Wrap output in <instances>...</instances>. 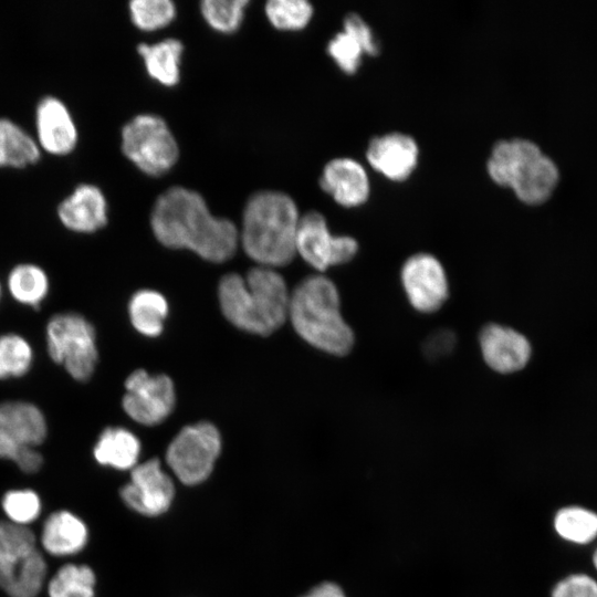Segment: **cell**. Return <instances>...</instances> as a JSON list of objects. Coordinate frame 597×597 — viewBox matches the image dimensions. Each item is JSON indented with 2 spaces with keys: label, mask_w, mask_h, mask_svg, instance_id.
<instances>
[{
  "label": "cell",
  "mask_w": 597,
  "mask_h": 597,
  "mask_svg": "<svg viewBox=\"0 0 597 597\" xmlns=\"http://www.w3.org/2000/svg\"><path fill=\"white\" fill-rule=\"evenodd\" d=\"M182 50V43L176 39H166L150 45L140 43L137 48L148 74L165 86H174L179 81Z\"/></svg>",
  "instance_id": "cell-23"
},
{
  "label": "cell",
  "mask_w": 597,
  "mask_h": 597,
  "mask_svg": "<svg viewBox=\"0 0 597 597\" xmlns=\"http://www.w3.org/2000/svg\"><path fill=\"white\" fill-rule=\"evenodd\" d=\"M321 188L345 208L364 205L370 193V182L363 165L348 157L329 160L320 178Z\"/></svg>",
  "instance_id": "cell-16"
},
{
  "label": "cell",
  "mask_w": 597,
  "mask_h": 597,
  "mask_svg": "<svg viewBox=\"0 0 597 597\" xmlns=\"http://www.w3.org/2000/svg\"><path fill=\"white\" fill-rule=\"evenodd\" d=\"M46 343L50 357L74 379L83 381L91 377L97 362L95 331L83 316H53L46 326Z\"/></svg>",
  "instance_id": "cell-6"
},
{
  "label": "cell",
  "mask_w": 597,
  "mask_h": 597,
  "mask_svg": "<svg viewBox=\"0 0 597 597\" xmlns=\"http://www.w3.org/2000/svg\"><path fill=\"white\" fill-rule=\"evenodd\" d=\"M140 442L137 437L124 428H106L98 437L93 454L102 464L118 470L133 469L137 465Z\"/></svg>",
  "instance_id": "cell-22"
},
{
  "label": "cell",
  "mask_w": 597,
  "mask_h": 597,
  "mask_svg": "<svg viewBox=\"0 0 597 597\" xmlns=\"http://www.w3.org/2000/svg\"><path fill=\"white\" fill-rule=\"evenodd\" d=\"M218 295L227 320L249 333L269 335L289 317L291 294L284 279L271 268H254L245 277L224 275Z\"/></svg>",
  "instance_id": "cell-2"
},
{
  "label": "cell",
  "mask_w": 597,
  "mask_h": 597,
  "mask_svg": "<svg viewBox=\"0 0 597 597\" xmlns=\"http://www.w3.org/2000/svg\"><path fill=\"white\" fill-rule=\"evenodd\" d=\"M129 12L138 29L153 31L169 24L175 18L176 8L169 0H134L129 3Z\"/></svg>",
  "instance_id": "cell-33"
},
{
  "label": "cell",
  "mask_w": 597,
  "mask_h": 597,
  "mask_svg": "<svg viewBox=\"0 0 597 597\" xmlns=\"http://www.w3.org/2000/svg\"><path fill=\"white\" fill-rule=\"evenodd\" d=\"M7 521L18 525L29 526L41 514L42 503L36 492L30 489L10 490L1 501Z\"/></svg>",
  "instance_id": "cell-31"
},
{
  "label": "cell",
  "mask_w": 597,
  "mask_h": 597,
  "mask_svg": "<svg viewBox=\"0 0 597 597\" xmlns=\"http://www.w3.org/2000/svg\"><path fill=\"white\" fill-rule=\"evenodd\" d=\"M88 542L84 521L67 510L51 513L43 522L39 543L51 556L67 557L78 554Z\"/></svg>",
  "instance_id": "cell-19"
},
{
  "label": "cell",
  "mask_w": 597,
  "mask_h": 597,
  "mask_svg": "<svg viewBox=\"0 0 597 597\" xmlns=\"http://www.w3.org/2000/svg\"><path fill=\"white\" fill-rule=\"evenodd\" d=\"M32 363L29 343L17 334L0 336V379L24 375Z\"/></svg>",
  "instance_id": "cell-30"
},
{
  "label": "cell",
  "mask_w": 597,
  "mask_h": 597,
  "mask_svg": "<svg viewBox=\"0 0 597 597\" xmlns=\"http://www.w3.org/2000/svg\"><path fill=\"white\" fill-rule=\"evenodd\" d=\"M46 575L48 565L39 548L0 558V589L9 597H38Z\"/></svg>",
  "instance_id": "cell-17"
},
{
  "label": "cell",
  "mask_w": 597,
  "mask_h": 597,
  "mask_svg": "<svg viewBox=\"0 0 597 597\" xmlns=\"http://www.w3.org/2000/svg\"><path fill=\"white\" fill-rule=\"evenodd\" d=\"M125 412L135 421L153 426L165 420L175 407V387L166 375L150 376L144 369L132 373L125 381Z\"/></svg>",
  "instance_id": "cell-10"
},
{
  "label": "cell",
  "mask_w": 597,
  "mask_h": 597,
  "mask_svg": "<svg viewBox=\"0 0 597 597\" xmlns=\"http://www.w3.org/2000/svg\"><path fill=\"white\" fill-rule=\"evenodd\" d=\"M60 221L67 229L91 233L107 222V202L102 190L90 184L78 185L57 207Z\"/></svg>",
  "instance_id": "cell-18"
},
{
  "label": "cell",
  "mask_w": 597,
  "mask_h": 597,
  "mask_svg": "<svg viewBox=\"0 0 597 597\" xmlns=\"http://www.w3.org/2000/svg\"><path fill=\"white\" fill-rule=\"evenodd\" d=\"M150 226L165 247L191 250L210 262L231 259L238 247L235 224L213 216L198 192L180 186L167 189L157 198Z\"/></svg>",
  "instance_id": "cell-1"
},
{
  "label": "cell",
  "mask_w": 597,
  "mask_h": 597,
  "mask_svg": "<svg viewBox=\"0 0 597 597\" xmlns=\"http://www.w3.org/2000/svg\"><path fill=\"white\" fill-rule=\"evenodd\" d=\"M46 437V422L41 410L29 402L0 404V458L14 460L20 451L35 448Z\"/></svg>",
  "instance_id": "cell-12"
},
{
  "label": "cell",
  "mask_w": 597,
  "mask_h": 597,
  "mask_svg": "<svg viewBox=\"0 0 597 597\" xmlns=\"http://www.w3.org/2000/svg\"><path fill=\"white\" fill-rule=\"evenodd\" d=\"M540 154L541 148L528 139L499 140L488 158V174L496 185L510 188L520 169Z\"/></svg>",
  "instance_id": "cell-21"
},
{
  "label": "cell",
  "mask_w": 597,
  "mask_h": 597,
  "mask_svg": "<svg viewBox=\"0 0 597 597\" xmlns=\"http://www.w3.org/2000/svg\"><path fill=\"white\" fill-rule=\"evenodd\" d=\"M552 597H597V582L587 574H572L555 585Z\"/></svg>",
  "instance_id": "cell-35"
},
{
  "label": "cell",
  "mask_w": 597,
  "mask_h": 597,
  "mask_svg": "<svg viewBox=\"0 0 597 597\" xmlns=\"http://www.w3.org/2000/svg\"><path fill=\"white\" fill-rule=\"evenodd\" d=\"M366 158L370 167L387 179L404 181L418 165L419 147L407 134L387 133L369 142Z\"/></svg>",
  "instance_id": "cell-14"
},
{
  "label": "cell",
  "mask_w": 597,
  "mask_h": 597,
  "mask_svg": "<svg viewBox=\"0 0 597 597\" xmlns=\"http://www.w3.org/2000/svg\"><path fill=\"white\" fill-rule=\"evenodd\" d=\"M96 576L84 564L62 565L46 582L49 597H95Z\"/></svg>",
  "instance_id": "cell-26"
},
{
  "label": "cell",
  "mask_w": 597,
  "mask_h": 597,
  "mask_svg": "<svg viewBox=\"0 0 597 597\" xmlns=\"http://www.w3.org/2000/svg\"><path fill=\"white\" fill-rule=\"evenodd\" d=\"M558 179L557 166L542 153L521 168L510 188L520 201L535 206L552 196Z\"/></svg>",
  "instance_id": "cell-20"
},
{
  "label": "cell",
  "mask_w": 597,
  "mask_h": 597,
  "mask_svg": "<svg viewBox=\"0 0 597 597\" xmlns=\"http://www.w3.org/2000/svg\"><path fill=\"white\" fill-rule=\"evenodd\" d=\"M174 495V482L157 459L135 465L129 482L121 489V498L125 504L147 516L165 513Z\"/></svg>",
  "instance_id": "cell-11"
},
{
  "label": "cell",
  "mask_w": 597,
  "mask_h": 597,
  "mask_svg": "<svg viewBox=\"0 0 597 597\" xmlns=\"http://www.w3.org/2000/svg\"><path fill=\"white\" fill-rule=\"evenodd\" d=\"M303 597H346L342 588L334 583H323Z\"/></svg>",
  "instance_id": "cell-39"
},
{
  "label": "cell",
  "mask_w": 597,
  "mask_h": 597,
  "mask_svg": "<svg viewBox=\"0 0 597 597\" xmlns=\"http://www.w3.org/2000/svg\"><path fill=\"white\" fill-rule=\"evenodd\" d=\"M13 462L24 473H35L43 464V457L35 448H27L18 453Z\"/></svg>",
  "instance_id": "cell-38"
},
{
  "label": "cell",
  "mask_w": 597,
  "mask_h": 597,
  "mask_svg": "<svg viewBox=\"0 0 597 597\" xmlns=\"http://www.w3.org/2000/svg\"><path fill=\"white\" fill-rule=\"evenodd\" d=\"M455 346V335L449 329L432 333L423 344V352L430 358L448 355Z\"/></svg>",
  "instance_id": "cell-37"
},
{
  "label": "cell",
  "mask_w": 597,
  "mask_h": 597,
  "mask_svg": "<svg viewBox=\"0 0 597 597\" xmlns=\"http://www.w3.org/2000/svg\"><path fill=\"white\" fill-rule=\"evenodd\" d=\"M300 218L294 200L286 193H253L245 203L239 233L244 252L261 266L289 264L296 255Z\"/></svg>",
  "instance_id": "cell-3"
},
{
  "label": "cell",
  "mask_w": 597,
  "mask_h": 597,
  "mask_svg": "<svg viewBox=\"0 0 597 597\" xmlns=\"http://www.w3.org/2000/svg\"><path fill=\"white\" fill-rule=\"evenodd\" d=\"M343 30L360 44L365 54L376 55L378 53L379 46L370 27L357 13H349L345 17Z\"/></svg>",
  "instance_id": "cell-36"
},
{
  "label": "cell",
  "mask_w": 597,
  "mask_h": 597,
  "mask_svg": "<svg viewBox=\"0 0 597 597\" xmlns=\"http://www.w3.org/2000/svg\"><path fill=\"white\" fill-rule=\"evenodd\" d=\"M358 249L355 238L333 234L326 219L320 212L308 211L301 216L296 254L316 271L324 272L331 266L352 261Z\"/></svg>",
  "instance_id": "cell-8"
},
{
  "label": "cell",
  "mask_w": 597,
  "mask_h": 597,
  "mask_svg": "<svg viewBox=\"0 0 597 597\" xmlns=\"http://www.w3.org/2000/svg\"><path fill=\"white\" fill-rule=\"evenodd\" d=\"M400 282L409 304L419 313L439 311L449 297V280L440 260L419 252L410 255L400 269Z\"/></svg>",
  "instance_id": "cell-9"
},
{
  "label": "cell",
  "mask_w": 597,
  "mask_h": 597,
  "mask_svg": "<svg viewBox=\"0 0 597 597\" xmlns=\"http://www.w3.org/2000/svg\"><path fill=\"white\" fill-rule=\"evenodd\" d=\"M479 345L484 363L499 374L522 370L532 356V345L527 337L499 323H489L481 328Z\"/></svg>",
  "instance_id": "cell-13"
},
{
  "label": "cell",
  "mask_w": 597,
  "mask_h": 597,
  "mask_svg": "<svg viewBox=\"0 0 597 597\" xmlns=\"http://www.w3.org/2000/svg\"><path fill=\"white\" fill-rule=\"evenodd\" d=\"M265 13L274 28L294 31L308 24L313 7L305 0H270L265 4Z\"/></svg>",
  "instance_id": "cell-29"
},
{
  "label": "cell",
  "mask_w": 597,
  "mask_h": 597,
  "mask_svg": "<svg viewBox=\"0 0 597 597\" xmlns=\"http://www.w3.org/2000/svg\"><path fill=\"white\" fill-rule=\"evenodd\" d=\"M327 52L337 66L346 74H354L365 54L360 44L346 31L336 33L327 44Z\"/></svg>",
  "instance_id": "cell-34"
},
{
  "label": "cell",
  "mask_w": 597,
  "mask_h": 597,
  "mask_svg": "<svg viewBox=\"0 0 597 597\" xmlns=\"http://www.w3.org/2000/svg\"><path fill=\"white\" fill-rule=\"evenodd\" d=\"M247 4V0H205L201 13L212 29L231 33L240 27Z\"/></svg>",
  "instance_id": "cell-32"
},
{
  "label": "cell",
  "mask_w": 597,
  "mask_h": 597,
  "mask_svg": "<svg viewBox=\"0 0 597 597\" xmlns=\"http://www.w3.org/2000/svg\"><path fill=\"white\" fill-rule=\"evenodd\" d=\"M123 154L149 176H161L178 159V145L166 122L143 114L130 119L122 130Z\"/></svg>",
  "instance_id": "cell-5"
},
{
  "label": "cell",
  "mask_w": 597,
  "mask_h": 597,
  "mask_svg": "<svg viewBox=\"0 0 597 597\" xmlns=\"http://www.w3.org/2000/svg\"><path fill=\"white\" fill-rule=\"evenodd\" d=\"M289 318L306 343L324 353L345 356L355 345V334L342 315L338 290L323 274L307 276L294 289Z\"/></svg>",
  "instance_id": "cell-4"
},
{
  "label": "cell",
  "mask_w": 597,
  "mask_h": 597,
  "mask_svg": "<svg viewBox=\"0 0 597 597\" xmlns=\"http://www.w3.org/2000/svg\"><path fill=\"white\" fill-rule=\"evenodd\" d=\"M0 292H1V289H0Z\"/></svg>",
  "instance_id": "cell-41"
},
{
  "label": "cell",
  "mask_w": 597,
  "mask_h": 597,
  "mask_svg": "<svg viewBox=\"0 0 597 597\" xmlns=\"http://www.w3.org/2000/svg\"><path fill=\"white\" fill-rule=\"evenodd\" d=\"M41 153L36 142L18 124L0 118V168H24L35 164Z\"/></svg>",
  "instance_id": "cell-24"
},
{
  "label": "cell",
  "mask_w": 597,
  "mask_h": 597,
  "mask_svg": "<svg viewBox=\"0 0 597 597\" xmlns=\"http://www.w3.org/2000/svg\"><path fill=\"white\" fill-rule=\"evenodd\" d=\"M221 451V437L209 422L185 427L170 442L166 460L175 475L187 485L199 484L212 472Z\"/></svg>",
  "instance_id": "cell-7"
},
{
  "label": "cell",
  "mask_w": 597,
  "mask_h": 597,
  "mask_svg": "<svg viewBox=\"0 0 597 597\" xmlns=\"http://www.w3.org/2000/svg\"><path fill=\"white\" fill-rule=\"evenodd\" d=\"M554 528L565 541L590 543L597 537V513L582 506H565L555 514Z\"/></svg>",
  "instance_id": "cell-27"
},
{
  "label": "cell",
  "mask_w": 597,
  "mask_h": 597,
  "mask_svg": "<svg viewBox=\"0 0 597 597\" xmlns=\"http://www.w3.org/2000/svg\"><path fill=\"white\" fill-rule=\"evenodd\" d=\"M8 284L17 301L34 307L45 297L49 289L44 271L33 264L15 266L9 275Z\"/></svg>",
  "instance_id": "cell-28"
},
{
  "label": "cell",
  "mask_w": 597,
  "mask_h": 597,
  "mask_svg": "<svg viewBox=\"0 0 597 597\" xmlns=\"http://www.w3.org/2000/svg\"><path fill=\"white\" fill-rule=\"evenodd\" d=\"M593 563H594L595 568L597 569V549L595 551L593 555Z\"/></svg>",
  "instance_id": "cell-40"
},
{
  "label": "cell",
  "mask_w": 597,
  "mask_h": 597,
  "mask_svg": "<svg viewBox=\"0 0 597 597\" xmlns=\"http://www.w3.org/2000/svg\"><path fill=\"white\" fill-rule=\"evenodd\" d=\"M36 135L49 154L64 156L77 144V129L66 105L55 96H45L36 105Z\"/></svg>",
  "instance_id": "cell-15"
},
{
  "label": "cell",
  "mask_w": 597,
  "mask_h": 597,
  "mask_svg": "<svg viewBox=\"0 0 597 597\" xmlns=\"http://www.w3.org/2000/svg\"><path fill=\"white\" fill-rule=\"evenodd\" d=\"M128 313L133 326L140 334L154 337L158 336L164 328L168 304L159 292L142 290L130 298Z\"/></svg>",
  "instance_id": "cell-25"
}]
</instances>
